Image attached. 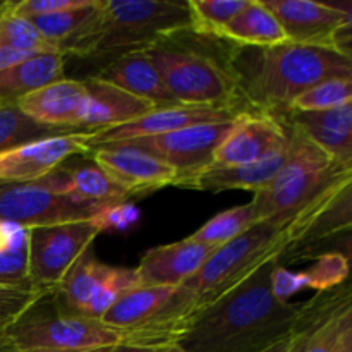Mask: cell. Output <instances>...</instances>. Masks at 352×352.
I'll use <instances>...</instances> for the list:
<instances>
[{"mask_svg": "<svg viewBox=\"0 0 352 352\" xmlns=\"http://www.w3.org/2000/svg\"><path fill=\"white\" fill-rule=\"evenodd\" d=\"M280 256L206 308L196 311L179 330L170 347L182 352H261L291 336L299 305L278 299L274 270Z\"/></svg>", "mask_w": 352, "mask_h": 352, "instance_id": "1", "label": "cell"}, {"mask_svg": "<svg viewBox=\"0 0 352 352\" xmlns=\"http://www.w3.org/2000/svg\"><path fill=\"white\" fill-rule=\"evenodd\" d=\"M232 45V43H230ZM229 60L253 112L284 116L298 96L329 79H352V60L336 50L306 45L229 47Z\"/></svg>", "mask_w": 352, "mask_h": 352, "instance_id": "2", "label": "cell"}, {"mask_svg": "<svg viewBox=\"0 0 352 352\" xmlns=\"http://www.w3.org/2000/svg\"><path fill=\"white\" fill-rule=\"evenodd\" d=\"M165 88L179 105L237 107L248 110L229 60V47L217 50L192 30L162 36L144 48Z\"/></svg>", "mask_w": 352, "mask_h": 352, "instance_id": "3", "label": "cell"}, {"mask_svg": "<svg viewBox=\"0 0 352 352\" xmlns=\"http://www.w3.org/2000/svg\"><path fill=\"white\" fill-rule=\"evenodd\" d=\"M186 30H192L188 2L102 0L85 30L67 41L60 54L112 60Z\"/></svg>", "mask_w": 352, "mask_h": 352, "instance_id": "4", "label": "cell"}, {"mask_svg": "<svg viewBox=\"0 0 352 352\" xmlns=\"http://www.w3.org/2000/svg\"><path fill=\"white\" fill-rule=\"evenodd\" d=\"M282 117L289 133L287 157L270 184L256 192L251 201L260 220L287 223L330 186L352 175V168L316 146L289 122L287 117Z\"/></svg>", "mask_w": 352, "mask_h": 352, "instance_id": "5", "label": "cell"}, {"mask_svg": "<svg viewBox=\"0 0 352 352\" xmlns=\"http://www.w3.org/2000/svg\"><path fill=\"white\" fill-rule=\"evenodd\" d=\"M16 351H86L126 346L127 333L69 309L57 289L45 291L7 329Z\"/></svg>", "mask_w": 352, "mask_h": 352, "instance_id": "6", "label": "cell"}, {"mask_svg": "<svg viewBox=\"0 0 352 352\" xmlns=\"http://www.w3.org/2000/svg\"><path fill=\"white\" fill-rule=\"evenodd\" d=\"M103 229H107L103 220H74L28 229L30 280L34 291L57 289L69 268Z\"/></svg>", "mask_w": 352, "mask_h": 352, "instance_id": "7", "label": "cell"}, {"mask_svg": "<svg viewBox=\"0 0 352 352\" xmlns=\"http://www.w3.org/2000/svg\"><path fill=\"white\" fill-rule=\"evenodd\" d=\"M120 206L79 201L54 192L40 181L0 184V222L23 229L74 220H103L109 227L112 212Z\"/></svg>", "mask_w": 352, "mask_h": 352, "instance_id": "8", "label": "cell"}, {"mask_svg": "<svg viewBox=\"0 0 352 352\" xmlns=\"http://www.w3.org/2000/svg\"><path fill=\"white\" fill-rule=\"evenodd\" d=\"M289 352H352L349 282L320 291L299 305Z\"/></svg>", "mask_w": 352, "mask_h": 352, "instance_id": "9", "label": "cell"}, {"mask_svg": "<svg viewBox=\"0 0 352 352\" xmlns=\"http://www.w3.org/2000/svg\"><path fill=\"white\" fill-rule=\"evenodd\" d=\"M136 287H140L136 268L109 267L89 246L69 268L57 292L69 309L100 320L124 292Z\"/></svg>", "mask_w": 352, "mask_h": 352, "instance_id": "10", "label": "cell"}, {"mask_svg": "<svg viewBox=\"0 0 352 352\" xmlns=\"http://www.w3.org/2000/svg\"><path fill=\"white\" fill-rule=\"evenodd\" d=\"M289 43L336 50L351 57V10L313 0H265Z\"/></svg>", "mask_w": 352, "mask_h": 352, "instance_id": "11", "label": "cell"}, {"mask_svg": "<svg viewBox=\"0 0 352 352\" xmlns=\"http://www.w3.org/2000/svg\"><path fill=\"white\" fill-rule=\"evenodd\" d=\"M237 120L239 119L230 122L199 124L162 136L138 138L113 144L136 148L167 164L177 172V181L174 184L177 186L179 182L199 174L212 165L215 151L236 127Z\"/></svg>", "mask_w": 352, "mask_h": 352, "instance_id": "12", "label": "cell"}, {"mask_svg": "<svg viewBox=\"0 0 352 352\" xmlns=\"http://www.w3.org/2000/svg\"><path fill=\"white\" fill-rule=\"evenodd\" d=\"M248 110L237 107H203V105H174L153 109L151 112L129 120L120 126L109 127V129L95 131L88 134L86 148L89 150L105 144L122 143V141L138 140V138L162 136V134L174 133L184 127L199 126V124L230 122L239 119Z\"/></svg>", "mask_w": 352, "mask_h": 352, "instance_id": "13", "label": "cell"}, {"mask_svg": "<svg viewBox=\"0 0 352 352\" xmlns=\"http://www.w3.org/2000/svg\"><path fill=\"white\" fill-rule=\"evenodd\" d=\"M289 144V133L282 117L250 112L239 117L210 167L251 165L274 157Z\"/></svg>", "mask_w": 352, "mask_h": 352, "instance_id": "14", "label": "cell"}, {"mask_svg": "<svg viewBox=\"0 0 352 352\" xmlns=\"http://www.w3.org/2000/svg\"><path fill=\"white\" fill-rule=\"evenodd\" d=\"M88 134H62L3 151L0 153V184L34 182L71 157L86 155Z\"/></svg>", "mask_w": 352, "mask_h": 352, "instance_id": "15", "label": "cell"}, {"mask_svg": "<svg viewBox=\"0 0 352 352\" xmlns=\"http://www.w3.org/2000/svg\"><path fill=\"white\" fill-rule=\"evenodd\" d=\"M89 155L98 167L133 196L148 195L155 189L174 186L177 181L174 168L136 148L105 144L89 150Z\"/></svg>", "mask_w": 352, "mask_h": 352, "instance_id": "16", "label": "cell"}, {"mask_svg": "<svg viewBox=\"0 0 352 352\" xmlns=\"http://www.w3.org/2000/svg\"><path fill=\"white\" fill-rule=\"evenodd\" d=\"M86 103L88 93L82 81L64 78L23 96L16 107L38 124L82 133L81 122Z\"/></svg>", "mask_w": 352, "mask_h": 352, "instance_id": "17", "label": "cell"}, {"mask_svg": "<svg viewBox=\"0 0 352 352\" xmlns=\"http://www.w3.org/2000/svg\"><path fill=\"white\" fill-rule=\"evenodd\" d=\"M215 248L196 243L191 237L179 243L151 248L136 267L140 285L143 287H181L198 274Z\"/></svg>", "mask_w": 352, "mask_h": 352, "instance_id": "18", "label": "cell"}, {"mask_svg": "<svg viewBox=\"0 0 352 352\" xmlns=\"http://www.w3.org/2000/svg\"><path fill=\"white\" fill-rule=\"evenodd\" d=\"M38 181L58 195L95 205L120 206L134 198L93 160L82 165L60 164Z\"/></svg>", "mask_w": 352, "mask_h": 352, "instance_id": "19", "label": "cell"}, {"mask_svg": "<svg viewBox=\"0 0 352 352\" xmlns=\"http://www.w3.org/2000/svg\"><path fill=\"white\" fill-rule=\"evenodd\" d=\"M82 85L88 93V103L81 122L82 133L120 126L158 109L148 100L131 95L96 76L82 79Z\"/></svg>", "mask_w": 352, "mask_h": 352, "instance_id": "20", "label": "cell"}, {"mask_svg": "<svg viewBox=\"0 0 352 352\" xmlns=\"http://www.w3.org/2000/svg\"><path fill=\"white\" fill-rule=\"evenodd\" d=\"M95 76L131 95L148 100L158 109L179 105L174 96L167 91L160 74L144 50L129 52L112 58Z\"/></svg>", "mask_w": 352, "mask_h": 352, "instance_id": "21", "label": "cell"}, {"mask_svg": "<svg viewBox=\"0 0 352 352\" xmlns=\"http://www.w3.org/2000/svg\"><path fill=\"white\" fill-rule=\"evenodd\" d=\"M309 141L352 168V103L323 112L284 113Z\"/></svg>", "mask_w": 352, "mask_h": 352, "instance_id": "22", "label": "cell"}, {"mask_svg": "<svg viewBox=\"0 0 352 352\" xmlns=\"http://www.w3.org/2000/svg\"><path fill=\"white\" fill-rule=\"evenodd\" d=\"M289 144L275 153L274 157L251 165H237V167H208L199 174L179 182L177 188L199 189L208 192H222L227 189H244V191L260 192L267 188L284 165L287 157Z\"/></svg>", "mask_w": 352, "mask_h": 352, "instance_id": "23", "label": "cell"}, {"mask_svg": "<svg viewBox=\"0 0 352 352\" xmlns=\"http://www.w3.org/2000/svg\"><path fill=\"white\" fill-rule=\"evenodd\" d=\"M65 55L40 52L0 71V105H16L23 96L64 79Z\"/></svg>", "mask_w": 352, "mask_h": 352, "instance_id": "24", "label": "cell"}, {"mask_svg": "<svg viewBox=\"0 0 352 352\" xmlns=\"http://www.w3.org/2000/svg\"><path fill=\"white\" fill-rule=\"evenodd\" d=\"M175 289L172 287H140L124 292L109 309L102 315L105 325L113 327L127 333L129 346L133 337L146 329L155 316L165 308Z\"/></svg>", "mask_w": 352, "mask_h": 352, "instance_id": "25", "label": "cell"}, {"mask_svg": "<svg viewBox=\"0 0 352 352\" xmlns=\"http://www.w3.org/2000/svg\"><path fill=\"white\" fill-rule=\"evenodd\" d=\"M220 40L236 47L268 48L289 43L277 17L261 0H248L246 6L227 24Z\"/></svg>", "mask_w": 352, "mask_h": 352, "instance_id": "26", "label": "cell"}, {"mask_svg": "<svg viewBox=\"0 0 352 352\" xmlns=\"http://www.w3.org/2000/svg\"><path fill=\"white\" fill-rule=\"evenodd\" d=\"M315 267L305 274H291L280 263L274 270V292L278 299L289 301L294 292L302 287H313L316 291L337 287L347 282L349 275V256L342 253L318 254Z\"/></svg>", "mask_w": 352, "mask_h": 352, "instance_id": "27", "label": "cell"}, {"mask_svg": "<svg viewBox=\"0 0 352 352\" xmlns=\"http://www.w3.org/2000/svg\"><path fill=\"white\" fill-rule=\"evenodd\" d=\"M100 2H102V0H88L86 6L78 7V9L62 10V12L33 17V19L28 21L33 23V26L36 28L38 33L43 36V40L47 41L55 52H60V48L64 47L67 41H71L76 34L81 33V31L85 30V26L89 23V19L95 16L96 9L100 7Z\"/></svg>", "mask_w": 352, "mask_h": 352, "instance_id": "28", "label": "cell"}, {"mask_svg": "<svg viewBox=\"0 0 352 352\" xmlns=\"http://www.w3.org/2000/svg\"><path fill=\"white\" fill-rule=\"evenodd\" d=\"M258 222H260V219H258L256 208H254L253 201H250L246 205L236 206V208L226 210V212L215 215L201 229L196 230L191 239L217 250V248L239 237L241 234L246 232L250 227H253Z\"/></svg>", "mask_w": 352, "mask_h": 352, "instance_id": "29", "label": "cell"}, {"mask_svg": "<svg viewBox=\"0 0 352 352\" xmlns=\"http://www.w3.org/2000/svg\"><path fill=\"white\" fill-rule=\"evenodd\" d=\"M62 134H71V131L34 122L16 105H0V153L33 141L62 136Z\"/></svg>", "mask_w": 352, "mask_h": 352, "instance_id": "30", "label": "cell"}, {"mask_svg": "<svg viewBox=\"0 0 352 352\" xmlns=\"http://www.w3.org/2000/svg\"><path fill=\"white\" fill-rule=\"evenodd\" d=\"M248 0H188L192 31L203 36H222L227 24L246 6Z\"/></svg>", "mask_w": 352, "mask_h": 352, "instance_id": "31", "label": "cell"}, {"mask_svg": "<svg viewBox=\"0 0 352 352\" xmlns=\"http://www.w3.org/2000/svg\"><path fill=\"white\" fill-rule=\"evenodd\" d=\"M352 103V79H329L313 86L289 105V112H323Z\"/></svg>", "mask_w": 352, "mask_h": 352, "instance_id": "32", "label": "cell"}, {"mask_svg": "<svg viewBox=\"0 0 352 352\" xmlns=\"http://www.w3.org/2000/svg\"><path fill=\"white\" fill-rule=\"evenodd\" d=\"M0 285L33 289L30 280L28 229L19 227L12 243L0 250Z\"/></svg>", "mask_w": 352, "mask_h": 352, "instance_id": "33", "label": "cell"}, {"mask_svg": "<svg viewBox=\"0 0 352 352\" xmlns=\"http://www.w3.org/2000/svg\"><path fill=\"white\" fill-rule=\"evenodd\" d=\"M0 47L26 52V54L55 52L38 33L33 23L24 19V17L14 16L10 12V7L6 12L0 14Z\"/></svg>", "mask_w": 352, "mask_h": 352, "instance_id": "34", "label": "cell"}, {"mask_svg": "<svg viewBox=\"0 0 352 352\" xmlns=\"http://www.w3.org/2000/svg\"><path fill=\"white\" fill-rule=\"evenodd\" d=\"M40 292L34 289H17L0 285V337L16 322L17 316L38 298Z\"/></svg>", "mask_w": 352, "mask_h": 352, "instance_id": "35", "label": "cell"}, {"mask_svg": "<svg viewBox=\"0 0 352 352\" xmlns=\"http://www.w3.org/2000/svg\"><path fill=\"white\" fill-rule=\"evenodd\" d=\"M86 3L88 0H23V2H12L10 12L24 19H33V17L62 12V10L78 9Z\"/></svg>", "mask_w": 352, "mask_h": 352, "instance_id": "36", "label": "cell"}, {"mask_svg": "<svg viewBox=\"0 0 352 352\" xmlns=\"http://www.w3.org/2000/svg\"><path fill=\"white\" fill-rule=\"evenodd\" d=\"M291 342H292V333L291 336L284 337V339H280L278 342H275L274 346H270L268 349H265L261 352H289L291 351Z\"/></svg>", "mask_w": 352, "mask_h": 352, "instance_id": "37", "label": "cell"}, {"mask_svg": "<svg viewBox=\"0 0 352 352\" xmlns=\"http://www.w3.org/2000/svg\"><path fill=\"white\" fill-rule=\"evenodd\" d=\"M165 349V347H164ZM164 349L157 347H133V346H117L110 352H164Z\"/></svg>", "mask_w": 352, "mask_h": 352, "instance_id": "38", "label": "cell"}, {"mask_svg": "<svg viewBox=\"0 0 352 352\" xmlns=\"http://www.w3.org/2000/svg\"><path fill=\"white\" fill-rule=\"evenodd\" d=\"M117 347V346H116ZM113 347H100V349H86V351H16V352H110Z\"/></svg>", "mask_w": 352, "mask_h": 352, "instance_id": "39", "label": "cell"}, {"mask_svg": "<svg viewBox=\"0 0 352 352\" xmlns=\"http://www.w3.org/2000/svg\"><path fill=\"white\" fill-rule=\"evenodd\" d=\"M0 352H16L14 346L9 342V339L6 336L0 337Z\"/></svg>", "mask_w": 352, "mask_h": 352, "instance_id": "40", "label": "cell"}, {"mask_svg": "<svg viewBox=\"0 0 352 352\" xmlns=\"http://www.w3.org/2000/svg\"><path fill=\"white\" fill-rule=\"evenodd\" d=\"M10 3H12V2H0V14L6 12V10L10 7Z\"/></svg>", "mask_w": 352, "mask_h": 352, "instance_id": "41", "label": "cell"}, {"mask_svg": "<svg viewBox=\"0 0 352 352\" xmlns=\"http://www.w3.org/2000/svg\"><path fill=\"white\" fill-rule=\"evenodd\" d=\"M164 352H182V351H179L177 347H165Z\"/></svg>", "mask_w": 352, "mask_h": 352, "instance_id": "42", "label": "cell"}]
</instances>
